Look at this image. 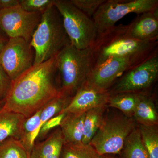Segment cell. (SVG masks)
<instances>
[{"instance_id":"obj_31","label":"cell","mask_w":158,"mask_h":158,"mask_svg":"<svg viewBox=\"0 0 158 158\" xmlns=\"http://www.w3.org/2000/svg\"><path fill=\"white\" fill-rule=\"evenodd\" d=\"M8 40L9 39H7L6 37L3 36L2 34L0 33V52H2L4 47L6 45L8 42Z\"/></svg>"},{"instance_id":"obj_24","label":"cell","mask_w":158,"mask_h":158,"mask_svg":"<svg viewBox=\"0 0 158 158\" xmlns=\"http://www.w3.org/2000/svg\"><path fill=\"white\" fill-rule=\"evenodd\" d=\"M69 96L61 92L56 97L52 99L43 107L40 114L41 127L48 120L61 113L69 102Z\"/></svg>"},{"instance_id":"obj_14","label":"cell","mask_w":158,"mask_h":158,"mask_svg":"<svg viewBox=\"0 0 158 158\" xmlns=\"http://www.w3.org/2000/svg\"><path fill=\"white\" fill-rule=\"evenodd\" d=\"M64 138L60 127L42 142L34 144L30 158H60Z\"/></svg>"},{"instance_id":"obj_1","label":"cell","mask_w":158,"mask_h":158,"mask_svg":"<svg viewBox=\"0 0 158 158\" xmlns=\"http://www.w3.org/2000/svg\"><path fill=\"white\" fill-rule=\"evenodd\" d=\"M56 56L33 65L12 81L2 109L28 118L58 96L61 92L54 83Z\"/></svg>"},{"instance_id":"obj_7","label":"cell","mask_w":158,"mask_h":158,"mask_svg":"<svg viewBox=\"0 0 158 158\" xmlns=\"http://www.w3.org/2000/svg\"><path fill=\"white\" fill-rule=\"evenodd\" d=\"M157 0H106L92 19L98 35L115 27L118 21L131 13L141 14L158 9Z\"/></svg>"},{"instance_id":"obj_22","label":"cell","mask_w":158,"mask_h":158,"mask_svg":"<svg viewBox=\"0 0 158 158\" xmlns=\"http://www.w3.org/2000/svg\"><path fill=\"white\" fill-rule=\"evenodd\" d=\"M141 140L149 158H158L157 125H140Z\"/></svg>"},{"instance_id":"obj_9","label":"cell","mask_w":158,"mask_h":158,"mask_svg":"<svg viewBox=\"0 0 158 158\" xmlns=\"http://www.w3.org/2000/svg\"><path fill=\"white\" fill-rule=\"evenodd\" d=\"M41 14L25 11L19 5L0 10V29L10 38H22L30 42Z\"/></svg>"},{"instance_id":"obj_25","label":"cell","mask_w":158,"mask_h":158,"mask_svg":"<svg viewBox=\"0 0 158 158\" xmlns=\"http://www.w3.org/2000/svg\"><path fill=\"white\" fill-rule=\"evenodd\" d=\"M60 158H101L90 144L75 145L64 144Z\"/></svg>"},{"instance_id":"obj_23","label":"cell","mask_w":158,"mask_h":158,"mask_svg":"<svg viewBox=\"0 0 158 158\" xmlns=\"http://www.w3.org/2000/svg\"><path fill=\"white\" fill-rule=\"evenodd\" d=\"M0 158H30L19 139L10 138L0 142Z\"/></svg>"},{"instance_id":"obj_26","label":"cell","mask_w":158,"mask_h":158,"mask_svg":"<svg viewBox=\"0 0 158 158\" xmlns=\"http://www.w3.org/2000/svg\"><path fill=\"white\" fill-rule=\"evenodd\" d=\"M19 5L25 11L43 14L53 6L54 0H19Z\"/></svg>"},{"instance_id":"obj_20","label":"cell","mask_w":158,"mask_h":158,"mask_svg":"<svg viewBox=\"0 0 158 158\" xmlns=\"http://www.w3.org/2000/svg\"><path fill=\"white\" fill-rule=\"evenodd\" d=\"M119 158H149L141 140L139 128H135L129 135L119 154Z\"/></svg>"},{"instance_id":"obj_11","label":"cell","mask_w":158,"mask_h":158,"mask_svg":"<svg viewBox=\"0 0 158 158\" xmlns=\"http://www.w3.org/2000/svg\"><path fill=\"white\" fill-rule=\"evenodd\" d=\"M146 59L135 57L111 58L94 67L85 84L98 90H108L114 81L125 72Z\"/></svg>"},{"instance_id":"obj_32","label":"cell","mask_w":158,"mask_h":158,"mask_svg":"<svg viewBox=\"0 0 158 158\" xmlns=\"http://www.w3.org/2000/svg\"><path fill=\"white\" fill-rule=\"evenodd\" d=\"M4 103H5V100H0V110L2 109Z\"/></svg>"},{"instance_id":"obj_33","label":"cell","mask_w":158,"mask_h":158,"mask_svg":"<svg viewBox=\"0 0 158 158\" xmlns=\"http://www.w3.org/2000/svg\"><path fill=\"white\" fill-rule=\"evenodd\" d=\"M101 158H114L108 155H104L101 156Z\"/></svg>"},{"instance_id":"obj_13","label":"cell","mask_w":158,"mask_h":158,"mask_svg":"<svg viewBox=\"0 0 158 158\" xmlns=\"http://www.w3.org/2000/svg\"><path fill=\"white\" fill-rule=\"evenodd\" d=\"M125 27L127 34L133 39L143 42H156L158 37V9L139 14Z\"/></svg>"},{"instance_id":"obj_8","label":"cell","mask_w":158,"mask_h":158,"mask_svg":"<svg viewBox=\"0 0 158 158\" xmlns=\"http://www.w3.org/2000/svg\"><path fill=\"white\" fill-rule=\"evenodd\" d=\"M34 60L30 42L22 38H9L0 52V65L11 81L31 68Z\"/></svg>"},{"instance_id":"obj_12","label":"cell","mask_w":158,"mask_h":158,"mask_svg":"<svg viewBox=\"0 0 158 158\" xmlns=\"http://www.w3.org/2000/svg\"><path fill=\"white\" fill-rule=\"evenodd\" d=\"M110 95L108 90H98L84 84L61 113L66 114L86 113L93 108L108 104Z\"/></svg>"},{"instance_id":"obj_21","label":"cell","mask_w":158,"mask_h":158,"mask_svg":"<svg viewBox=\"0 0 158 158\" xmlns=\"http://www.w3.org/2000/svg\"><path fill=\"white\" fill-rule=\"evenodd\" d=\"M138 93H124L110 95L108 104L121 111L127 117L133 116L139 101Z\"/></svg>"},{"instance_id":"obj_29","label":"cell","mask_w":158,"mask_h":158,"mask_svg":"<svg viewBox=\"0 0 158 158\" xmlns=\"http://www.w3.org/2000/svg\"><path fill=\"white\" fill-rule=\"evenodd\" d=\"M12 81L0 65V100H5Z\"/></svg>"},{"instance_id":"obj_4","label":"cell","mask_w":158,"mask_h":158,"mask_svg":"<svg viewBox=\"0 0 158 158\" xmlns=\"http://www.w3.org/2000/svg\"><path fill=\"white\" fill-rule=\"evenodd\" d=\"M69 43L61 15L53 4L41 15L30 41L34 52V65L56 56Z\"/></svg>"},{"instance_id":"obj_15","label":"cell","mask_w":158,"mask_h":158,"mask_svg":"<svg viewBox=\"0 0 158 158\" xmlns=\"http://www.w3.org/2000/svg\"><path fill=\"white\" fill-rule=\"evenodd\" d=\"M85 113L66 114L60 126L64 138V144H83L82 139Z\"/></svg>"},{"instance_id":"obj_3","label":"cell","mask_w":158,"mask_h":158,"mask_svg":"<svg viewBox=\"0 0 158 158\" xmlns=\"http://www.w3.org/2000/svg\"><path fill=\"white\" fill-rule=\"evenodd\" d=\"M56 61L61 79L60 92L68 96L74 94L86 83L94 65L92 47L78 49L70 43L58 53Z\"/></svg>"},{"instance_id":"obj_16","label":"cell","mask_w":158,"mask_h":158,"mask_svg":"<svg viewBox=\"0 0 158 158\" xmlns=\"http://www.w3.org/2000/svg\"><path fill=\"white\" fill-rule=\"evenodd\" d=\"M26 118L19 113L0 110V142L10 138L20 140Z\"/></svg>"},{"instance_id":"obj_18","label":"cell","mask_w":158,"mask_h":158,"mask_svg":"<svg viewBox=\"0 0 158 158\" xmlns=\"http://www.w3.org/2000/svg\"><path fill=\"white\" fill-rule=\"evenodd\" d=\"M107 105L88 110L85 113L82 143L89 144L102 125L104 119V113Z\"/></svg>"},{"instance_id":"obj_17","label":"cell","mask_w":158,"mask_h":158,"mask_svg":"<svg viewBox=\"0 0 158 158\" xmlns=\"http://www.w3.org/2000/svg\"><path fill=\"white\" fill-rule=\"evenodd\" d=\"M139 94V101L133 116L141 125H157L158 113L153 101L146 95Z\"/></svg>"},{"instance_id":"obj_2","label":"cell","mask_w":158,"mask_h":158,"mask_svg":"<svg viewBox=\"0 0 158 158\" xmlns=\"http://www.w3.org/2000/svg\"><path fill=\"white\" fill-rule=\"evenodd\" d=\"M155 42L139 41L127 34L125 26L115 27L98 35L92 46L94 67L115 57H135L146 59Z\"/></svg>"},{"instance_id":"obj_10","label":"cell","mask_w":158,"mask_h":158,"mask_svg":"<svg viewBox=\"0 0 158 158\" xmlns=\"http://www.w3.org/2000/svg\"><path fill=\"white\" fill-rule=\"evenodd\" d=\"M112 90L114 94L137 93L150 87L158 75V57L152 54L139 64L128 70Z\"/></svg>"},{"instance_id":"obj_28","label":"cell","mask_w":158,"mask_h":158,"mask_svg":"<svg viewBox=\"0 0 158 158\" xmlns=\"http://www.w3.org/2000/svg\"><path fill=\"white\" fill-rule=\"evenodd\" d=\"M66 115L65 113H60L48 120L41 126L38 137H44L51 130L60 126Z\"/></svg>"},{"instance_id":"obj_6","label":"cell","mask_w":158,"mask_h":158,"mask_svg":"<svg viewBox=\"0 0 158 158\" xmlns=\"http://www.w3.org/2000/svg\"><path fill=\"white\" fill-rule=\"evenodd\" d=\"M135 128L132 119L125 115L107 116L90 144L100 156L118 155Z\"/></svg>"},{"instance_id":"obj_27","label":"cell","mask_w":158,"mask_h":158,"mask_svg":"<svg viewBox=\"0 0 158 158\" xmlns=\"http://www.w3.org/2000/svg\"><path fill=\"white\" fill-rule=\"evenodd\" d=\"M106 1V0H70L74 6L91 18Z\"/></svg>"},{"instance_id":"obj_5","label":"cell","mask_w":158,"mask_h":158,"mask_svg":"<svg viewBox=\"0 0 158 158\" xmlns=\"http://www.w3.org/2000/svg\"><path fill=\"white\" fill-rule=\"evenodd\" d=\"M72 45L78 49L92 47L98 37L95 23L74 6L70 0H54Z\"/></svg>"},{"instance_id":"obj_19","label":"cell","mask_w":158,"mask_h":158,"mask_svg":"<svg viewBox=\"0 0 158 158\" xmlns=\"http://www.w3.org/2000/svg\"><path fill=\"white\" fill-rule=\"evenodd\" d=\"M42 108L29 118H26L24 123L22 135L20 140L29 155L39 136L41 128L40 116Z\"/></svg>"},{"instance_id":"obj_30","label":"cell","mask_w":158,"mask_h":158,"mask_svg":"<svg viewBox=\"0 0 158 158\" xmlns=\"http://www.w3.org/2000/svg\"><path fill=\"white\" fill-rule=\"evenodd\" d=\"M19 0H0V10L19 6Z\"/></svg>"}]
</instances>
